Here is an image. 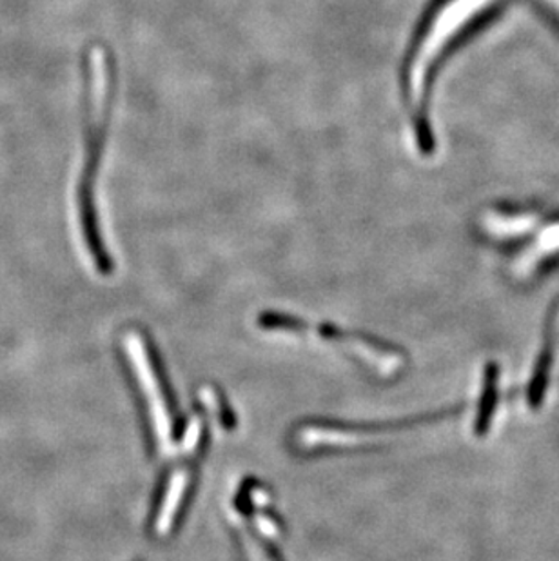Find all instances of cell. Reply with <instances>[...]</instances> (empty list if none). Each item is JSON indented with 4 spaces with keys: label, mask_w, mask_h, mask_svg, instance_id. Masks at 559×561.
<instances>
[{
    "label": "cell",
    "mask_w": 559,
    "mask_h": 561,
    "mask_svg": "<svg viewBox=\"0 0 559 561\" xmlns=\"http://www.w3.org/2000/svg\"><path fill=\"white\" fill-rule=\"evenodd\" d=\"M115 96V66L106 46L93 44L84 57V131L79 170L75 176V213L80 239L101 275L113 270L112 256L102 239L99 220V181L107 148Z\"/></svg>",
    "instance_id": "1"
},
{
    "label": "cell",
    "mask_w": 559,
    "mask_h": 561,
    "mask_svg": "<svg viewBox=\"0 0 559 561\" xmlns=\"http://www.w3.org/2000/svg\"><path fill=\"white\" fill-rule=\"evenodd\" d=\"M497 0H438L420 27L406 62V96L412 113L414 137L429 153L434 146L433 126L429 121L431 93L440 66L448 54L486 22Z\"/></svg>",
    "instance_id": "2"
},
{
    "label": "cell",
    "mask_w": 559,
    "mask_h": 561,
    "mask_svg": "<svg viewBox=\"0 0 559 561\" xmlns=\"http://www.w3.org/2000/svg\"><path fill=\"white\" fill-rule=\"evenodd\" d=\"M456 413L454 409H448L445 413L429 414V416H418V419L401 420V422H391V424L375 425H343V424H307L304 430L296 435L298 444L304 447H326V445H351L365 436L384 435L396 430H406L412 425L423 424L429 420H436L445 414Z\"/></svg>",
    "instance_id": "3"
},
{
    "label": "cell",
    "mask_w": 559,
    "mask_h": 561,
    "mask_svg": "<svg viewBox=\"0 0 559 561\" xmlns=\"http://www.w3.org/2000/svg\"><path fill=\"white\" fill-rule=\"evenodd\" d=\"M541 4L547 5L549 10H552V13L559 16V0H538Z\"/></svg>",
    "instance_id": "4"
}]
</instances>
